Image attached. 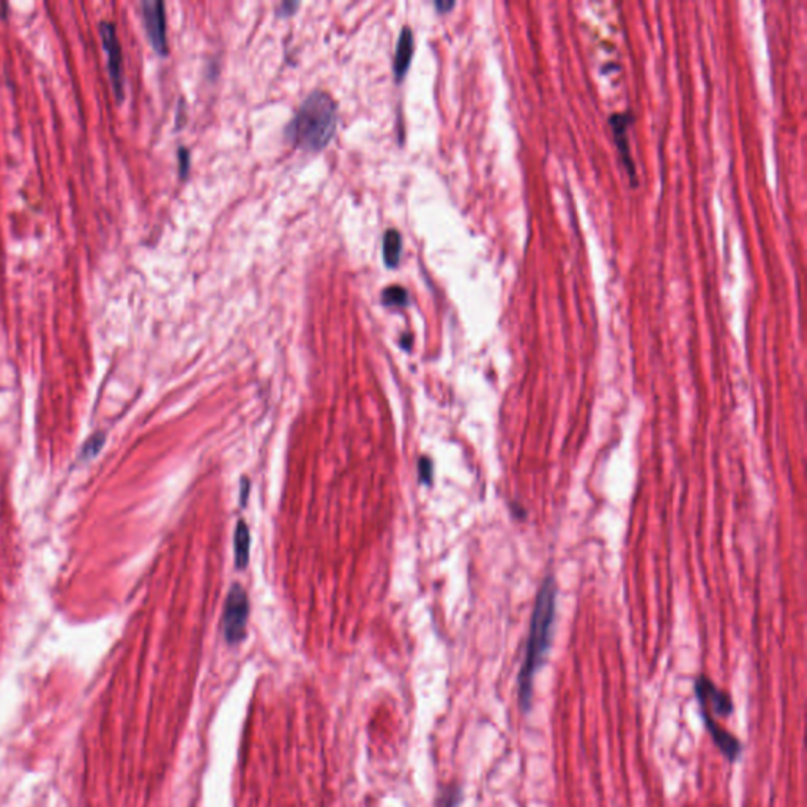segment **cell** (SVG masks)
Returning <instances> with one entry per match:
<instances>
[{"label":"cell","mask_w":807,"mask_h":807,"mask_svg":"<svg viewBox=\"0 0 807 807\" xmlns=\"http://www.w3.org/2000/svg\"><path fill=\"white\" fill-rule=\"evenodd\" d=\"M556 582L552 577L544 581L538 598H536L535 610L530 623L529 641L525 649L522 668L519 674V701L523 711H529L531 707V692H533V680L538 670L543 666L544 658L549 651L552 642V628L556 618Z\"/></svg>","instance_id":"6da1fadb"},{"label":"cell","mask_w":807,"mask_h":807,"mask_svg":"<svg viewBox=\"0 0 807 807\" xmlns=\"http://www.w3.org/2000/svg\"><path fill=\"white\" fill-rule=\"evenodd\" d=\"M336 103L324 90H314L298 107L287 128V138L305 150L324 149L336 132Z\"/></svg>","instance_id":"7a4b0ae2"},{"label":"cell","mask_w":807,"mask_h":807,"mask_svg":"<svg viewBox=\"0 0 807 807\" xmlns=\"http://www.w3.org/2000/svg\"><path fill=\"white\" fill-rule=\"evenodd\" d=\"M248 616H250L248 595L240 585H235L227 596L223 616V634L227 643L237 645L245 639Z\"/></svg>","instance_id":"3957f363"},{"label":"cell","mask_w":807,"mask_h":807,"mask_svg":"<svg viewBox=\"0 0 807 807\" xmlns=\"http://www.w3.org/2000/svg\"><path fill=\"white\" fill-rule=\"evenodd\" d=\"M99 33H101V41L103 47L106 51L107 68L113 81L114 90L117 92V97L122 98L123 92V78H122V47H120L119 37L117 30L113 22H101L99 24Z\"/></svg>","instance_id":"277c9868"},{"label":"cell","mask_w":807,"mask_h":807,"mask_svg":"<svg viewBox=\"0 0 807 807\" xmlns=\"http://www.w3.org/2000/svg\"><path fill=\"white\" fill-rule=\"evenodd\" d=\"M695 695L699 699L701 707L707 709H713L718 718H728L734 705L730 697L726 692H722L721 689L716 686L707 676H701L695 682Z\"/></svg>","instance_id":"5b68a950"},{"label":"cell","mask_w":807,"mask_h":807,"mask_svg":"<svg viewBox=\"0 0 807 807\" xmlns=\"http://www.w3.org/2000/svg\"><path fill=\"white\" fill-rule=\"evenodd\" d=\"M142 13L146 21L147 33L157 53H167V38H166V13L163 2H146L142 4Z\"/></svg>","instance_id":"8992f818"},{"label":"cell","mask_w":807,"mask_h":807,"mask_svg":"<svg viewBox=\"0 0 807 807\" xmlns=\"http://www.w3.org/2000/svg\"><path fill=\"white\" fill-rule=\"evenodd\" d=\"M631 117L633 115L629 113H616L610 117V123H612V130H614V134H616V146H618V150L622 153V161L626 166L631 179L635 180V166L633 163V158H631V152H629L628 147V134H626Z\"/></svg>","instance_id":"52a82bcc"},{"label":"cell","mask_w":807,"mask_h":807,"mask_svg":"<svg viewBox=\"0 0 807 807\" xmlns=\"http://www.w3.org/2000/svg\"><path fill=\"white\" fill-rule=\"evenodd\" d=\"M412 57H413V33L411 27H404L395 54V74L397 80H403L404 74L407 73Z\"/></svg>","instance_id":"ba28073f"},{"label":"cell","mask_w":807,"mask_h":807,"mask_svg":"<svg viewBox=\"0 0 807 807\" xmlns=\"http://www.w3.org/2000/svg\"><path fill=\"white\" fill-rule=\"evenodd\" d=\"M250 530L243 521H240L235 530V538H234V546H235V562L239 568H245L250 560Z\"/></svg>","instance_id":"9c48e42d"},{"label":"cell","mask_w":807,"mask_h":807,"mask_svg":"<svg viewBox=\"0 0 807 807\" xmlns=\"http://www.w3.org/2000/svg\"><path fill=\"white\" fill-rule=\"evenodd\" d=\"M401 251H403V239H401V234H399V232L397 231H395V229H390V231L385 232V264L388 265L390 268H395V267L399 264V259H401Z\"/></svg>","instance_id":"30bf717a"},{"label":"cell","mask_w":807,"mask_h":807,"mask_svg":"<svg viewBox=\"0 0 807 807\" xmlns=\"http://www.w3.org/2000/svg\"><path fill=\"white\" fill-rule=\"evenodd\" d=\"M463 800V790L456 784L442 788L437 794L436 807H457Z\"/></svg>","instance_id":"8fae6325"},{"label":"cell","mask_w":807,"mask_h":807,"mask_svg":"<svg viewBox=\"0 0 807 807\" xmlns=\"http://www.w3.org/2000/svg\"><path fill=\"white\" fill-rule=\"evenodd\" d=\"M382 302L387 306H405L409 303V293L401 285H390L382 292Z\"/></svg>","instance_id":"7c38bea8"},{"label":"cell","mask_w":807,"mask_h":807,"mask_svg":"<svg viewBox=\"0 0 807 807\" xmlns=\"http://www.w3.org/2000/svg\"><path fill=\"white\" fill-rule=\"evenodd\" d=\"M420 477H421V481L426 484H429L432 480V463L428 457L420 461Z\"/></svg>","instance_id":"4fadbf2b"},{"label":"cell","mask_w":807,"mask_h":807,"mask_svg":"<svg viewBox=\"0 0 807 807\" xmlns=\"http://www.w3.org/2000/svg\"><path fill=\"white\" fill-rule=\"evenodd\" d=\"M179 158L180 174H182V177H185L186 173H188V167H190V153H188L186 149H180Z\"/></svg>","instance_id":"5bb4252c"},{"label":"cell","mask_w":807,"mask_h":807,"mask_svg":"<svg viewBox=\"0 0 807 807\" xmlns=\"http://www.w3.org/2000/svg\"><path fill=\"white\" fill-rule=\"evenodd\" d=\"M297 8L298 2H285V4L279 5L276 12H278L279 16H289V14L295 13Z\"/></svg>","instance_id":"9a60e30c"},{"label":"cell","mask_w":807,"mask_h":807,"mask_svg":"<svg viewBox=\"0 0 807 807\" xmlns=\"http://www.w3.org/2000/svg\"><path fill=\"white\" fill-rule=\"evenodd\" d=\"M437 8L438 10H442V12H446V10H450V8L454 7V4L453 2H437Z\"/></svg>","instance_id":"2e32d148"}]
</instances>
